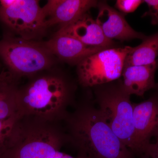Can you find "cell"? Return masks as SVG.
Returning <instances> with one entry per match:
<instances>
[{
	"label": "cell",
	"instance_id": "8992f818",
	"mask_svg": "<svg viewBox=\"0 0 158 158\" xmlns=\"http://www.w3.org/2000/svg\"><path fill=\"white\" fill-rule=\"evenodd\" d=\"M0 22L9 33L27 40L40 39L48 30L37 0H0Z\"/></svg>",
	"mask_w": 158,
	"mask_h": 158
},
{
	"label": "cell",
	"instance_id": "d6986e66",
	"mask_svg": "<svg viewBox=\"0 0 158 158\" xmlns=\"http://www.w3.org/2000/svg\"><path fill=\"white\" fill-rule=\"evenodd\" d=\"M156 138V143L150 144L144 155L150 158H158V135Z\"/></svg>",
	"mask_w": 158,
	"mask_h": 158
},
{
	"label": "cell",
	"instance_id": "44dd1931",
	"mask_svg": "<svg viewBox=\"0 0 158 158\" xmlns=\"http://www.w3.org/2000/svg\"><path fill=\"white\" fill-rule=\"evenodd\" d=\"M12 78L9 72L3 71L0 73V82Z\"/></svg>",
	"mask_w": 158,
	"mask_h": 158
},
{
	"label": "cell",
	"instance_id": "30bf717a",
	"mask_svg": "<svg viewBox=\"0 0 158 158\" xmlns=\"http://www.w3.org/2000/svg\"><path fill=\"white\" fill-rule=\"evenodd\" d=\"M42 43L59 61L73 65H77L90 55L108 48L85 45L75 37L58 31L50 39Z\"/></svg>",
	"mask_w": 158,
	"mask_h": 158
},
{
	"label": "cell",
	"instance_id": "3957f363",
	"mask_svg": "<svg viewBox=\"0 0 158 158\" xmlns=\"http://www.w3.org/2000/svg\"><path fill=\"white\" fill-rule=\"evenodd\" d=\"M67 143L61 123L22 116L15 124L0 158H53Z\"/></svg>",
	"mask_w": 158,
	"mask_h": 158
},
{
	"label": "cell",
	"instance_id": "2e32d148",
	"mask_svg": "<svg viewBox=\"0 0 158 158\" xmlns=\"http://www.w3.org/2000/svg\"><path fill=\"white\" fill-rule=\"evenodd\" d=\"M19 118L18 116H15L5 120H0V153L4 149Z\"/></svg>",
	"mask_w": 158,
	"mask_h": 158
},
{
	"label": "cell",
	"instance_id": "7c38bea8",
	"mask_svg": "<svg viewBox=\"0 0 158 158\" xmlns=\"http://www.w3.org/2000/svg\"><path fill=\"white\" fill-rule=\"evenodd\" d=\"M58 31L75 37L85 45L108 48L117 47L115 41L105 36L96 20L88 13L70 25Z\"/></svg>",
	"mask_w": 158,
	"mask_h": 158
},
{
	"label": "cell",
	"instance_id": "e0dca14e",
	"mask_svg": "<svg viewBox=\"0 0 158 158\" xmlns=\"http://www.w3.org/2000/svg\"><path fill=\"white\" fill-rule=\"evenodd\" d=\"M143 2L141 0H117L115 6L122 13L127 14L134 12Z\"/></svg>",
	"mask_w": 158,
	"mask_h": 158
},
{
	"label": "cell",
	"instance_id": "5bb4252c",
	"mask_svg": "<svg viewBox=\"0 0 158 158\" xmlns=\"http://www.w3.org/2000/svg\"><path fill=\"white\" fill-rule=\"evenodd\" d=\"M158 56V32L143 40L134 48L125 60L124 66L149 65L155 62Z\"/></svg>",
	"mask_w": 158,
	"mask_h": 158
},
{
	"label": "cell",
	"instance_id": "52a82bcc",
	"mask_svg": "<svg viewBox=\"0 0 158 158\" xmlns=\"http://www.w3.org/2000/svg\"><path fill=\"white\" fill-rule=\"evenodd\" d=\"M134 48L106 49L85 58L77 65L78 82L84 88H92L120 79L126 58Z\"/></svg>",
	"mask_w": 158,
	"mask_h": 158
},
{
	"label": "cell",
	"instance_id": "6da1fadb",
	"mask_svg": "<svg viewBox=\"0 0 158 158\" xmlns=\"http://www.w3.org/2000/svg\"><path fill=\"white\" fill-rule=\"evenodd\" d=\"M19 86L17 95L19 117L27 116L54 122H63L68 108L73 104L76 83L57 66L27 78Z\"/></svg>",
	"mask_w": 158,
	"mask_h": 158
},
{
	"label": "cell",
	"instance_id": "4fadbf2b",
	"mask_svg": "<svg viewBox=\"0 0 158 158\" xmlns=\"http://www.w3.org/2000/svg\"><path fill=\"white\" fill-rule=\"evenodd\" d=\"M157 69L158 59L149 65L123 66L122 80L125 90L130 95L143 97L148 90L156 89L158 84L155 75Z\"/></svg>",
	"mask_w": 158,
	"mask_h": 158
},
{
	"label": "cell",
	"instance_id": "277c9868",
	"mask_svg": "<svg viewBox=\"0 0 158 158\" xmlns=\"http://www.w3.org/2000/svg\"><path fill=\"white\" fill-rule=\"evenodd\" d=\"M95 101L105 120L116 135L137 155L133 121V103L118 79L92 88Z\"/></svg>",
	"mask_w": 158,
	"mask_h": 158
},
{
	"label": "cell",
	"instance_id": "ba28073f",
	"mask_svg": "<svg viewBox=\"0 0 158 158\" xmlns=\"http://www.w3.org/2000/svg\"><path fill=\"white\" fill-rule=\"evenodd\" d=\"M133 121L137 155H144L151 139L158 135V98L156 95L133 103Z\"/></svg>",
	"mask_w": 158,
	"mask_h": 158
},
{
	"label": "cell",
	"instance_id": "9c48e42d",
	"mask_svg": "<svg viewBox=\"0 0 158 158\" xmlns=\"http://www.w3.org/2000/svg\"><path fill=\"white\" fill-rule=\"evenodd\" d=\"M99 1L94 0H49L42 7L47 28L58 26L65 28L79 19L90 9L97 8Z\"/></svg>",
	"mask_w": 158,
	"mask_h": 158
},
{
	"label": "cell",
	"instance_id": "9a60e30c",
	"mask_svg": "<svg viewBox=\"0 0 158 158\" xmlns=\"http://www.w3.org/2000/svg\"><path fill=\"white\" fill-rule=\"evenodd\" d=\"M18 81L13 78L0 82V120L18 116Z\"/></svg>",
	"mask_w": 158,
	"mask_h": 158
},
{
	"label": "cell",
	"instance_id": "7402d4cb",
	"mask_svg": "<svg viewBox=\"0 0 158 158\" xmlns=\"http://www.w3.org/2000/svg\"><path fill=\"white\" fill-rule=\"evenodd\" d=\"M140 157H141V158H150L148 156H147L145 155H142Z\"/></svg>",
	"mask_w": 158,
	"mask_h": 158
},
{
	"label": "cell",
	"instance_id": "5b68a950",
	"mask_svg": "<svg viewBox=\"0 0 158 158\" xmlns=\"http://www.w3.org/2000/svg\"><path fill=\"white\" fill-rule=\"evenodd\" d=\"M0 58L18 81L57 66L59 62L41 41L27 40L9 33L0 40Z\"/></svg>",
	"mask_w": 158,
	"mask_h": 158
},
{
	"label": "cell",
	"instance_id": "ffe728a7",
	"mask_svg": "<svg viewBox=\"0 0 158 158\" xmlns=\"http://www.w3.org/2000/svg\"><path fill=\"white\" fill-rule=\"evenodd\" d=\"M53 158H83V157H78L75 158L73 157L72 156L69 155L65 153L64 152H61L60 151H58L56 153V155Z\"/></svg>",
	"mask_w": 158,
	"mask_h": 158
},
{
	"label": "cell",
	"instance_id": "ac0fdd59",
	"mask_svg": "<svg viewBox=\"0 0 158 158\" xmlns=\"http://www.w3.org/2000/svg\"><path fill=\"white\" fill-rule=\"evenodd\" d=\"M144 2L147 4L148 11L142 15V17L150 16L151 23L154 25H158V0H145Z\"/></svg>",
	"mask_w": 158,
	"mask_h": 158
},
{
	"label": "cell",
	"instance_id": "603a6c76",
	"mask_svg": "<svg viewBox=\"0 0 158 158\" xmlns=\"http://www.w3.org/2000/svg\"><path fill=\"white\" fill-rule=\"evenodd\" d=\"M156 89L157 90V93L156 94V96H157L158 98V84L157 87V88H156Z\"/></svg>",
	"mask_w": 158,
	"mask_h": 158
},
{
	"label": "cell",
	"instance_id": "8fae6325",
	"mask_svg": "<svg viewBox=\"0 0 158 158\" xmlns=\"http://www.w3.org/2000/svg\"><path fill=\"white\" fill-rule=\"evenodd\" d=\"M96 21L108 39L127 41L146 38L143 33L134 30L127 22L124 14L109 6L106 2H98Z\"/></svg>",
	"mask_w": 158,
	"mask_h": 158
},
{
	"label": "cell",
	"instance_id": "7a4b0ae2",
	"mask_svg": "<svg viewBox=\"0 0 158 158\" xmlns=\"http://www.w3.org/2000/svg\"><path fill=\"white\" fill-rule=\"evenodd\" d=\"M63 122L68 143L76 148L80 157L135 158L90 100L80 102Z\"/></svg>",
	"mask_w": 158,
	"mask_h": 158
}]
</instances>
